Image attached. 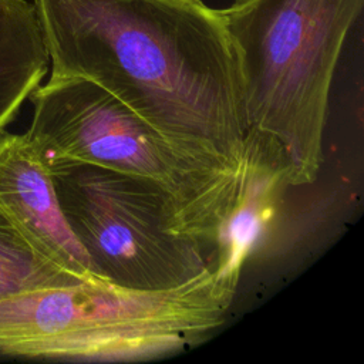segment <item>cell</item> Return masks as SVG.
Segmentation results:
<instances>
[{
	"label": "cell",
	"mask_w": 364,
	"mask_h": 364,
	"mask_svg": "<svg viewBox=\"0 0 364 364\" xmlns=\"http://www.w3.org/2000/svg\"><path fill=\"white\" fill-rule=\"evenodd\" d=\"M50 77L102 87L192 158L236 172L249 125L237 57L202 0H34Z\"/></svg>",
	"instance_id": "1"
},
{
	"label": "cell",
	"mask_w": 364,
	"mask_h": 364,
	"mask_svg": "<svg viewBox=\"0 0 364 364\" xmlns=\"http://www.w3.org/2000/svg\"><path fill=\"white\" fill-rule=\"evenodd\" d=\"M235 291L212 269L166 290L104 280L0 299V353L80 363H134L198 346L222 327Z\"/></svg>",
	"instance_id": "2"
},
{
	"label": "cell",
	"mask_w": 364,
	"mask_h": 364,
	"mask_svg": "<svg viewBox=\"0 0 364 364\" xmlns=\"http://www.w3.org/2000/svg\"><path fill=\"white\" fill-rule=\"evenodd\" d=\"M364 0H236L218 9L233 44L249 131L274 144L286 181L317 179L330 90Z\"/></svg>",
	"instance_id": "3"
},
{
	"label": "cell",
	"mask_w": 364,
	"mask_h": 364,
	"mask_svg": "<svg viewBox=\"0 0 364 364\" xmlns=\"http://www.w3.org/2000/svg\"><path fill=\"white\" fill-rule=\"evenodd\" d=\"M30 100L33 118L26 135L47 166L87 164L162 185L178 205L183 230L212 250L237 171L223 172L185 154L90 80L50 77Z\"/></svg>",
	"instance_id": "4"
},
{
	"label": "cell",
	"mask_w": 364,
	"mask_h": 364,
	"mask_svg": "<svg viewBox=\"0 0 364 364\" xmlns=\"http://www.w3.org/2000/svg\"><path fill=\"white\" fill-rule=\"evenodd\" d=\"M48 168L65 220L101 280L166 290L210 269V247L183 230L162 185L87 164Z\"/></svg>",
	"instance_id": "5"
},
{
	"label": "cell",
	"mask_w": 364,
	"mask_h": 364,
	"mask_svg": "<svg viewBox=\"0 0 364 364\" xmlns=\"http://www.w3.org/2000/svg\"><path fill=\"white\" fill-rule=\"evenodd\" d=\"M0 212L60 269L101 280L61 210L50 168L26 134L0 132Z\"/></svg>",
	"instance_id": "6"
},
{
	"label": "cell",
	"mask_w": 364,
	"mask_h": 364,
	"mask_svg": "<svg viewBox=\"0 0 364 364\" xmlns=\"http://www.w3.org/2000/svg\"><path fill=\"white\" fill-rule=\"evenodd\" d=\"M286 185L289 183L280 149L249 131L235 195L212 240L210 269L235 293L243 266L262 242L273 219L279 192Z\"/></svg>",
	"instance_id": "7"
},
{
	"label": "cell",
	"mask_w": 364,
	"mask_h": 364,
	"mask_svg": "<svg viewBox=\"0 0 364 364\" xmlns=\"http://www.w3.org/2000/svg\"><path fill=\"white\" fill-rule=\"evenodd\" d=\"M48 67L34 4L0 0V132L41 84Z\"/></svg>",
	"instance_id": "8"
},
{
	"label": "cell",
	"mask_w": 364,
	"mask_h": 364,
	"mask_svg": "<svg viewBox=\"0 0 364 364\" xmlns=\"http://www.w3.org/2000/svg\"><path fill=\"white\" fill-rule=\"evenodd\" d=\"M85 282L40 255L0 212V299L44 287Z\"/></svg>",
	"instance_id": "9"
}]
</instances>
